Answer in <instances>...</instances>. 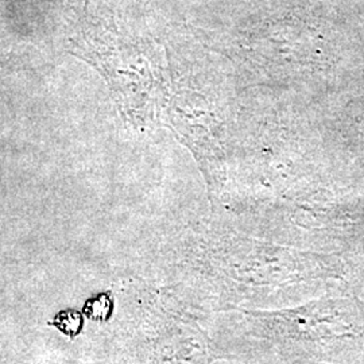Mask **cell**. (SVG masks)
Here are the masks:
<instances>
[{
	"label": "cell",
	"mask_w": 364,
	"mask_h": 364,
	"mask_svg": "<svg viewBox=\"0 0 364 364\" xmlns=\"http://www.w3.org/2000/svg\"><path fill=\"white\" fill-rule=\"evenodd\" d=\"M54 326H57L60 331H63L65 335L69 336H75L77 335L80 328L82 326L81 321V314L73 311H65L57 314Z\"/></svg>",
	"instance_id": "obj_1"
},
{
	"label": "cell",
	"mask_w": 364,
	"mask_h": 364,
	"mask_svg": "<svg viewBox=\"0 0 364 364\" xmlns=\"http://www.w3.org/2000/svg\"><path fill=\"white\" fill-rule=\"evenodd\" d=\"M16 63L14 58H6L4 61H0V78L6 77L15 69Z\"/></svg>",
	"instance_id": "obj_2"
}]
</instances>
